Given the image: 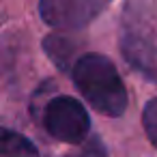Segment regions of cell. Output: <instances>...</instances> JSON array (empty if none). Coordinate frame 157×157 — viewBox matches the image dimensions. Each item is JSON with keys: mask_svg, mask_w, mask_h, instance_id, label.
I'll return each instance as SVG.
<instances>
[{"mask_svg": "<svg viewBox=\"0 0 157 157\" xmlns=\"http://www.w3.org/2000/svg\"><path fill=\"white\" fill-rule=\"evenodd\" d=\"M71 80L75 88L82 93V97L88 101V105L99 114L110 118L125 114L129 103L127 86L116 65L108 56L99 52L80 54L71 69Z\"/></svg>", "mask_w": 157, "mask_h": 157, "instance_id": "1", "label": "cell"}, {"mask_svg": "<svg viewBox=\"0 0 157 157\" xmlns=\"http://www.w3.org/2000/svg\"><path fill=\"white\" fill-rule=\"evenodd\" d=\"M43 127L58 142L80 146L90 138V116L82 101L69 95H56L45 103Z\"/></svg>", "mask_w": 157, "mask_h": 157, "instance_id": "2", "label": "cell"}, {"mask_svg": "<svg viewBox=\"0 0 157 157\" xmlns=\"http://www.w3.org/2000/svg\"><path fill=\"white\" fill-rule=\"evenodd\" d=\"M112 0H39V15L41 20L56 30H82Z\"/></svg>", "mask_w": 157, "mask_h": 157, "instance_id": "3", "label": "cell"}, {"mask_svg": "<svg viewBox=\"0 0 157 157\" xmlns=\"http://www.w3.org/2000/svg\"><path fill=\"white\" fill-rule=\"evenodd\" d=\"M121 52L136 71L157 82V37L153 33L140 28L125 30L121 37Z\"/></svg>", "mask_w": 157, "mask_h": 157, "instance_id": "4", "label": "cell"}, {"mask_svg": "<svg viewBox=\"0 0 157 157\" xmlns=\"http://www.w3.org/2000/svg\"><path fill=\"white\" fill-rule=\"evenodd\" d=\"M43 50L45 54L50 56V60L60 69V71H67L71 73L75 60L80 56H75V50H78V43L73 39H69L67 35H48L43 39Z\"/></svg>", "mask_w": 157, "mask_h": 157, "instance_id": "5", "label": "cell"}, {"mask_svg": "<svg viewBox=\"0 0 157 157\" xmlns=\"http://www.w3.org/2000/svg\"><path fill=\"white\" fill-rule=\"evenodd\" d=\"M0 157H39V148L20 131L2 127L0 136Z\"/></svg>", "mask_w": 157, "mask_h": 157, "instance_id": "6", "label": "cell"}, {"mask_svg": "<svg viewBox=\"0 0 157 157\" xmlns=\"http://www.w3.org/2000/svg\"><path fill=\"white\" fill-rule=\"evenodd\" d=\"M142 127H144V133L148 138V142L157 148V97L148 99L144 103V110H142Z\"/></svg>", "mask_w": 157, "mask_h": 157, "instance_id": "7", "label": "cell"}, {"mask_svg": "<svg viewBox=\"0 0 157 157\" xmlns=\"http://www.w3.org/2000/svg\"><path fill=\"white\" fill-rule=\"evenodd\" d=\"M65 157H108V148L99 136H90L86 142H82L75 151L67 153Z\"/></svg>", "mask_w": 157, "mask_h": 157, "instance_id": "8", "label": "cell"}]
</instances>
